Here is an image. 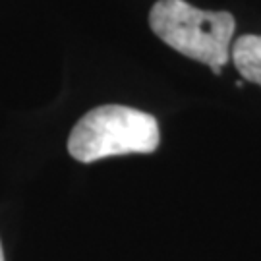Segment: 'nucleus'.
<instances>
[{"mask_svg":"<svg viewBox=\"0 0 261 261\" xmlns=\"http://www.w3.org/2000/svg\"><path fill=\"white\" fill-rule=\"evenodd\" d=\"M230 58L246 82L261 85V35H240L230 47Z\"/></svg>","mask_w":261,"mask_h":261,"instance_id":"nucleus-3","label":"nucleus"},{"mask_svg":"<svg viewBox=\"0 0 261 261\" xmlns=\"http://www.w3.org/2000/svg\"><path fill=\"white\" fill-rule=\"evenodd\" d=\"M149 25L165 45L221 74L230 60L236 19L230 12H207L186 0H159L149 12Z\"/></svg>","mask_w":261,"mask_h":261,"instance_id":"nucleus-1","label":"nucleus"},{"mask_svg":"<svg viewBox=\"0 0 261 261\" xmlns=\"http://www.w3.org/2000/svg\"><path fill=\"white\" fill-rule=\"evenodd\" d=\"M0 261H4V252H2V244H0Z\"/></svg>","mask_w":261,"mask_h":261,"instance_id":"nucleus-4","label":"nucleus"},{"mask_svg":"<svg viewBox=\"0 0 261 261\" xmlns=\"http://www.w3.org/2000/svg\"><path fill=\"white\" fill-rule=\"evenodd\" d=\"M159 141L161 132L153 114L122 105H103L80 118L68 138V151L80 163H95L116 155L153 153Z\"/></svg>","mask_w":261,"mask_h":261,"instance_id":"nucleus-2","label":"nucleus"}]
</instances>
